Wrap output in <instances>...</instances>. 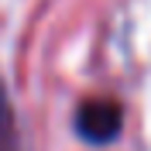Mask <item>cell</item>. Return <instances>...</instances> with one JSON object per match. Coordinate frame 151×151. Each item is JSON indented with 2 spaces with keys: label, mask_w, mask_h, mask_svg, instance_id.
Instances as JSON below:
<instances>
[{
  "label": "cell",
  "mask_w": 151,
  "mask_h": 151,
  "mask_svg": "<svg viewBox=\"0 0 151 151\" xmlns=\"http://www.w3.org/2000/svg\"><path fill=\"white\" fill-rule=\"evenodd\" d=\"M0 151H14V141H10V144H0Z\"/></svg>",
  "instance_id": "cell-3"
},
{
  "label": "cell",
  "mask_w": 151,
  "mask_h": 151,
  "mask_svg": "<svg viewBox=\"0 0 151 151\" xmlns=\"http://www.w3.org/2000/svg\"><path fill=\"white\" fill-rule=\"evenodd\" d=\"M10 141H14V113H10L7 89L0 83V144H10Z\"/></svg>",
  "instance_id": "cell-2"
},
{
  "label": "cell",
  "mask_w": 151,
  "mask_h": 151,
  "mask_svg": "<svg viewBox=\"0 0 151 151\" xmlns=\"http://www.w3.org/2000/svg\"><path fill=\"white\" fill-rule=\"evenodd\" d=\"M124 110L113 100H86L76 110V134L89 144H110L120 137Z\"/></svg>",
  "instance_id": "cell-1"
}]
</instances>
